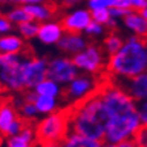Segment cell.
Masks as SVG:
<instances>
[{
  "label": "cell",
  "instance_id": "obj_1",
  "mask_svg": "<svg viewBox=\"0 0 147 147\" xmlns=\"http://www.w3.org/2000/svg\"><path fill=\"white\" fill-rule=\"evenodd\" d=\"M110 119L112 114L102 101L98 87H96L68 110V131L104 142Z\"/></svg>",
  "mask_w": 147,
  "mask_h": 147
},
{
  "label": "cell",
  "instance_id": "obj_2",
  "mask_svg": "<svg viewBox=\"0 0 147 147\" xmlns=\"http://www.w3.org/2000/svg\"><path fill=\"white\" fill-rule=\"evenodd\" d=\"M146 40L139 36H131L116 54L110 55L108 70L122 78H131L147 71Z\"/></svg>",
  "mask_w": 147,
  "mask_h": 147
},
{
  "label": "cell",
  "instance_id": "obj_3",
  "mask_svg": "<svg viewBox=\"0 0 147 147\" xmlns=\"http://www.w3.org/2000/svg\"><path fill=\"white\" fill-rule=\"evenodd\" d=\"M141 123L142 122L139 118L138 109H133L125 113L113 116L105 131L104 141L107 143L117 144L125 139H129L133 137V134Z\"/></svg>",
  "mask_w": 147,
  "mask_h": 147
},
{
  "label": "cell",
  "instance_id": "obj_4",
  "mask_svg": "<svg viewBox=\"0 0 147 147\" xmlns=\"http://www.w3.org/2000/svg\"><path fill=\"white\" fill-rule=\"evenodd\" d=\"M68 133V112H53L46 114L36 127V137L42 143L61 142Z\"/></svg>",
  "mask_w": 147,
  "mask_h": 147
},
{
  "label": "cell",
  "instance_id": "obj_5",
  "mask_svg": "<svg viewBox=\"0 0 147 147\" xmlns=\"http://www.w3.org/2000/svg\"><path fill=\"white\" fill-rule=\"evenodd\" d=\"M22 55L0 53V86L9 91L20 92L24 88L21 75Z\"/></svg>",
  "mask_w": 147,
  "mask_h": 147
},
{
  "label": "cell",
  "instance_id": "obj_6",
  "mask_svg": "<svg viewBox=\"0 0 147 147\" xmlns=\"http://www.w3.org/2000/svg\"><path fill=\"white\" fill-rule=\"evenodd\" d=\"M47 63L45 58L36 57H22L21 75L25 89H33L40 82L47 78Z\"/></svg>",
  "mask_w": 147,
  "mask_h": 147
},
{
  "label": "cell",
  "instance_id": "obj_7",
  "mask_svg": "<svg viewBox=\"0 0 147 147\" xmlns=\"http://www.w3.org/2000/svg\"><path fill=\"white\" fill-rule=\"evenodd\" d=\"M79 75V70L74 64L71 58L58 57L47 63V78L59 84H67L75 76Z\"/></svg>",
  "mask_w": 147,
  "mask_h": 147
},
{
  "label": "cell",
  "instance_id": "obj_8",
  "mask_svg": "<svg viewBox=\"0 0 147 147\" xmlns=\"http://www.w3.org/2000/svg\"><path fill=\"white\" fill-rule=\"evenodd\" d=\"M116 86L126 92L135 102L147 98V71L131 78L117 76Z\"/></svg>",
  "mask_w": 147,
  "mask_h": 147
},
{
  "label": "cell",
  "instance_id": "obj_9",
  "mask_svg": "<svg viewBox=\"0 0 147 147\" xmlns=\"http://www.w3.org/2000/svg\"><path fill=\"white\" fill-rule=\"evenodd\" d=\"M71 59L78 70H83L91 74L97 72L102 67V54L96 46H87L80 53L74 54Z\"/></svg>",
  "mask_w": 147,
  "mask_h": 147
},
{
  "label": "cell",
  "instance_id": "obj_10",
  "mask_svg": "<svg viewBox=\"0 0 147 147\" xmlns=\"http://www.w3.org/2000/svg\"><path fill=\"white\" fill-rule=\"evenodd\" d=\"M93 89H95V84L91 78L84 76V75H78L70 83H67V87L64 92L62 91V93L66 97V100L71 101V102H76V101L82 100L83 97H86L87 95H89Z\"/></svg>",
  "mask_w": 147,
  "mask_h": 147
},
{
  "label": "cell",
  "instance_id": "obj_11",
  "mask_svg": "<svg viewBox=\"0 0 147 147\" xmlns=\"http://www.w3.org/2000/svg\"><path fill=\"white\" fill-rule=\"evenodd\" d=\"M92 20L91 12L87 9H76L72 11L68 15H66L62 18V26H63L64 32L67 33H80L84 32L87 25Z\"/></svg>",
  "mask_w": 147,
  "mask_h": 147
},
{
  "label": "cell",
  "instance_id": "obj_12",
  "mask_svg": "<svg viewBox=\"0 0 147 147\" xmlns=\"http://www.w3.org/2000/svg\"><path fill=\"white\" fill-rule=\"evenodd\" d=\"M63 34L64 29L61 22L47 20V21L40 22L38 32H37V38L43 45H57Z\"/></svg>",
  "mask_w": 147,
  "mask_h": 147
},
{
  "label": "cell",
  "instance_id": "obj_13",
  "mask_svg": "<svg viewBox=\"0 0 147 147\" xmlns=\"http://www.w3.org/2000/svg\"><path fill=\"white\" fill-rule=\"evenodd\" d=\"M57 46L63 53L74 55L86 49L87 42L79 33H67V32H64V34L62 36L61 40L58 41Z\"/></svg>",
  "mask_w": 147,
  "mask_h": 147
},
{
  "label": "cell",
  "instance_id": "obj_14",
  "mask_svg": "<svg viewBox=\"0 0 147 147\" xmlns=\"http://www.w3.org/2000/svg\"><path fill=\"white\" fill-rule=\"evenodd\" d=\"M25 47V42L20 34L7 33L0 36V53L7 54H20Z\"/></svg>",
  "mask_w": 147,
  "mask_h": 147
},
{
  "label": "cell",
  "instance_id": "obj_15",
  "mask_svg": "<svg viewBox=\"0 0 147 147\" xmlns=\"http://www.w3.org/2000/svg\"><path fill=\"white\" fill-rule=\"evenodd\" d=\"M61 147H102V141L91 139L84 135L68 131L61 141Z\"/></svg>",
  "mask_w": 147,
  "mask_h": 147
},
{
  "label": "cell",
  "instance_id": "obj_16",
  "mask_svg": "<svg viewBox=\"0 0 147 147\" xmlns=\"http://www.w3.org/2000/svg\"><path fill=\"white\" fill-rule=\"evenodd\" d=\"M123 22L137 36L142 37V38L147 37V20L141 13H137L134 11H131L130 13L123 16Z\"/></svg>",
  "mask_w": 147,
  "mask_h": 147
},
{
  "label": "cell",
  "instance_id": "obj_17",
  "mask_svg": "<svg viewBox=\"0 0 147 147\" xmlns=\"http://www.w3.org/2000/svg\"><path fill=\"white\" fill-rule=\"evenodd\" d=\"M36 138V130L30 126H25L17 135L8 137L7 147H32Z\"/></svg>",
  "mask_w": 147,
  "mask_h": 147
},
{
  "label": "cell",
  "instance_id": "obj_18",
  "mask_svg": "<svg viewBox=\"0 0 147 147\" xmlns=\"http://www.w3.org/2000/svg\"><path fill=\"white\" fill-rule=\"evenodd\" d=\"M17 117L18 114L16 112V108L12 104L9 102L0 104V134L7 137L9 127Z\"/></svg>",
  "mask_w": 147,
  "mask_h": 147
},
{
  "label": "cell",
  "instance_id": "obj_19",
  "mask_svg": "<svg viewBox=\"0 0 147 147\" xmlns=\"http://www.w3.org/2000/svg\"><path fill=\"white\" fill-rule=\"evenodd\" d=\"M26 12L29 13L33 20L38 22H43L47 21L53 17L54 15V11L53 8L49 5L47 3H42V4H24Z\"/></svg>",
  "mask_w": 147,
  "mask_h": 147
},
{
  "label": "cell",
  "instance_id": "obj_20",
  "mask_svg": "<svg viewBox=\"0 0 147 147\" xmlns=\"http://www.w3.org/2000/svg\"><path fill=\"white\" fill-rule=\"evenodd\" d=\"M34 92L37 95H43V96H50V97H57L62 95V87L59 83L54 82L50 78H45L42 82H40L34 87Z\"/></svg>",
  "mask_w": 147,
  "mask_h": 147
},
{
  "label": "cell",
  "instance_id": "obj_21",
  "mask_svg": "<svg viewBox=\"0 0 147 147\" xmlns=\"http://www.w3.org/2000/svg\"><path fill=\"white\" fill-rule=\"evenodd\" d=\"M36 105L38 114H50L58 109V100L57 97H50V96L37 95V98L33 102Z\"/></svg>",
  "mask_w": 147,
  "mask_h": 147
},
{
  "label": "cell",
  "instance_id": "obj_22",
  "mask_svg": "<svg viewBox=\"0 0 147 147\" xmlns=\"http://www.w3.org/2000/svg\"><path fill=\"white\" fill-rule=\"evenodd\" d=\"M5 16L9 18V21L12 22L13 25H18L21 22L29 21L33 18L29 16V13L26 12L24 5H13L12 8H9L5 12Z\"/></svg>",
  "mask_w": 147,
  "mask_h": 147
},
{
  "label": "cell",
  "instance_id": "obj_23",
  "mask_svg": "<svg viewBox=\"0 0 147 147\" xmlns=\"http://www.w3.org/2000/svg\"><path fill=\"white\" fill-rule=\"evenodd\" d=\"M17 26L18 34L24 38V40H32L34 37H37V32H38V26L40 22L36 20H29V21L21 22V24L16 25Z\"/></svg>",
  "mask_w": 147,
  "mask_h": 147
},
{
  "label": "cell",
  "instance_id": "obj_24",
  "mask_svg": "<svg viewBox=\"0 0 147 147\" xmlns=\"http://www.w3.org/2000/svg\"><path fill=\"white\" fill-rule=\"evenodd\" d=\"M131 139L137 147H147V123H141L139 127L135 130Z\"/></svg>",
  "mask_w": 147,
  "mask_h": 147
},
{
  "label": "cell",
  "instance_id": "obj_25",
  "mask_svg": "<svg viewBox=\"0 0 147 147\" xmlns=\"http://www.w3.org/2000/svg\"><path fill=\"white\" fill-rule=\"evenodd\" d=\"M91 17H92V20H95L96 22H98V24H101V25H108L110 20L113 18L110 16L108 8L93 9V11H91Z\"/></svg>",
  "mask_w": 147,
  "mask_h": 147
},
{
  "label": "cell",
  "instance_id": "obj_26",
  "mask_svg": "<svg viewBox=\"0 0 147 147\" xmlns=\"http://www.w3.org/2000/svg\"><path fill=\"white\" fill-rule=\"evenodd\" d=\"M122 45H123L122 40H121L119 37H117L116 34H110L107 40H105V49H107L109 55L116 54V53L122 47Z\"/></svg>",
  "mask_w": 147,
  "mask_h": 147
},
{
  "label": "cell",
  "instance_id": "obj_27",
  "mask_svg": "<svg viewBox=\"0 0 147 147\" xmlns=\"http://www.w3.org/2000/svg\"><path fill=\"white\" fill-rule=\"evenodd\" d=\"M20 113L24 117L25 119H34L37 116H38V110H37L36 105L33 102H28V101H24L20 104Z\"/></svg>",
  "mask_w": 147,
  "mask_h": 147
},
{
  "label": "cell",
  "instance_id": "obj_28",
  "mask_svg": "<svg viewBox=\"0 0 147 147\" xmlns=\"http://www.w3.org/2000/svg\"><path fill=\"white\" fill-rule=\"evenodd\" d=\"M113 3L114 0H87L89 11L100 8H110V7H113Z\"/></svg>",
  "mask_w": 147,
  "mask_h": 147
},
{
  "label": "cell",
  "instance_id": "obj_29",
  "mask_svg": "<svg viewBox=\"0 0 147 147\" xmlns=\"http://www.w3.org/2000/svg\"><path fill=\"white\" fill-rule=\"evenodd\" d=\"M102 30H104L102 25L96 22L95 20H91L89 24L87 25V28L84 29L86 34H88V36H100V34L102 33Z\"/></svg>",
  "mask_w": 147,
  "mask_h": 147
},
{
  "label": "cell",
  "instance_id": "obj_30",
  "mask_svg": "<svg viewBox=\"0 0 147 147\" xmlns=\"http://www.w3.org/2000/svg\"><path fill=\"white\" fill-rule=\"evenodd\" d=\"M25 127V122L24 119H21L20 117H17V118L13 121V123L11 125V127H9L8 133H7V137H12V135H17L18 133H21V130Z\"/></svg>",
  "mask_w": 147,
  "mask_h": 147
},
{
  "label": "cell",
  "instance_id": "obj_31",
  "mask_svg": "<svg viewBox=\"0 0 147 147\" xmlns=\"http://www.w3.org/2000/svg\"><path fill=\"white\" fill-rule=\"evenodd\" d=\"M13 30V24L9 21V18L5 15L0 13V36L11 33Z\"/></svg>",
  "mask_w": 147,
  "mask_h": 147
},
{
  "label": "cell",
  "instance_id": "obj_32",
  "mask_svg": "<svg viewBox=\"0 0 147 147\" xmlns=\"http://www.w3.org/2000/svg\"><path fill=\"white\" fill-rule=\"evenodd\" d=\"M138 113H139V118H141L142 123H147V98L146 100L139 101V104L137 105Z\"/></svg>",
  "mask_w": 147,
  "mask_h": 147
},
{
  "label": "cell",
  "instance_id": "obj_33",
  "mask_svg": "<svg viewBox=\"0 0 147 147\" xmlns=\"http://www.w3.org/2000/svg\"><path fill=\"white\" fill-rule=\"evenodd\" d=\"M109 9V13L112 17H123L126 16L127 13H130L133 9H125V8H118V7H110Z\"/></svg>",
  "mask_w": 147,
  "mask_h": 147
},
{
  "label": "cell",
  "instance_id": "obj_34",
  "mask_svg": "<svg viewBox=\"0 0 147 147\" xmlns=\"http://www.w3.org/2000/svg\"><path fill=\"white\" fill-rule=\"evenodd\" d=\"M113 7L125 8V9H131V0H114Z\"/></svg>",
  "mask_w": 147,
  "mask_h": 147
},
{
  "label": "cell",
  "instance_id": "obj_35",
  "mask_svg": "<svg viewBox=\"0 0 147 147\" xmlns=\"http://www.w3.org/2000/svg\"><path fill=\"white\" fill-rule=\"evenodd\" d=\"M147 7V0H131V9H141Z\"/></svg>",
  "mask_w": 147,
  "mask_h": 147
},
{
  "label": "cell",
  "instance_id": "obj_36",
  "mask_svg": "<svg viewBox=\"0 0 147 147\" xmlns=\"http://www.w3.org/2000/svg\"><path fill=\"white\" fill-rule=\"evenodd\" d=\"M28 0H0L1 5H24Z\"/></svg>",
  "mask_w": 147,
  "mask_h": 147
},
{
  "label": "cell",
  "instance_id": "obj_37",
  "mask_svg": "<svg viewBox=\"0 0 147 147\" xmlns=\"http://www.w3.org/2000/svg\"><path fill=\"white\" fill-rule=\"evenodd\" d=\"M36 98H37V93L34 92V89H28V92L25 93L24 101H28V102H34Z\"/></svg>",
  "mask_w": 147,
  "mask_h": 147
},
{
  "label": "cell",
  "instance_id": "obj_38",
  "mask_svg": "<svg viewBox=\"0 0 147 147\" xmlns=\"http://www.w3.org/2000/svg\"><path fill=\"white\" fill-rule=\"evenodd\" d=\"M117 147H137V144L134 143V141L133 139H125V141L119 142V143H117Z\"/></svg>",
  "mask_w": 147,
  "mask_h": 147
},
{
  "label": "cell",
  "instance_id": "obj_39",
  "mask_svg": "<svg viewBox=\"0 0 147 147\" xmlns=\"http://www.w3.org/2000/svg\"><path fill=\"white\" fill-rule=\"evenodd\" d=\"M82 0H63V4L67 7H72V5H76V4H79Z\"/></svg>",
  "mask_w": 147,
  "mask_h": 147
},
{
  "label": "cell",
  "instance_id": "obj_40",
  "mask_svg": "<svg viewBox=\"0 0 147 147\" xmlns=\"http://www.w3.org/2000/svg\"><path fill=\"white\" fill-rule=\"evenodd\" d=\"M42 3H47V0H28L26 4H42Z\"/></svg>",
  "mask_w": 147,
  "mask_h": 147
},
{
  "label": "cell",
  "instance_id": "obj_41",
  "mask_svg": "<svg viewBox=\"0 0 147 147\" xmlns=\"http://www.w3.org/2000/svg\"><path fill=\"white\" fill-rule=\"evenodd\" d=\"M139 13H141V15L147 20V7H146V8H143V9H141V11H139Z\"/></svg>",
  "mask_w": 147,
  "mask_h": 147
},
{
  "label": "cell",
  "instance_id": "obj_42",
  "mask_svg": "<svg viewBox=\"0 0 147 147\" xmlns=\"http://www.w3.org/2000/svg\"><path fill=\"white\" fill-rule=\"evenodd\" d=\"M102 147H117V144H113V143H107L105 146H102Z\"/></svg>",
  "mask_w": 147,
  "mask_h": 147
},
{
  "label": "cell",
  "instance_id": "obj_43",
  "mask_svg": "<svg viewBox=\"0 0 147 147\" xmlns=\"http://www.w3.org/2000/svg\"><path fill=\"white\" fill-rule=\"evenodd\" d=\"M144 46H146V53H147V40H146V42H144Z\"/></svg>",
  "mask_w": 147,
  "mask_h": 147
}]
</instances>
